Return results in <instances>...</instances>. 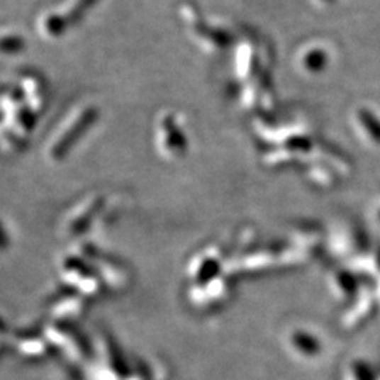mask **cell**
<instances>
[{
	"label": "cell",
	"instance_id": "cell-2",
	"mask_svg": "<svg viewBox=\"0 0 380 380\" xmlns=\"http://www.w3.org/2000/svg\"><path fill=\"white\" fill-rule=\"evenodd\" d=\"M182 13L193 35L200 40L206 47H216V50H224L228 47V44L231 43V35L227 30L210 27V24H207L201 18L199 11L190 4L184 6Z\"/></svg>",
	"mask_w": 380,
	"mask_h": 380
},
{
	"label": "cell",
	"instance_id": "cell-1",
	"mask_svg": "<svg viewBox=\"0 0 380 380\" xmlns=\"http://www.w3.org/2000/svg\"><path fill=\"white\" fill-rule=\"evenodd\" d=\"M96 120L97 110L92 106L78 111L51 142L50 157L54 160L64 158L78 142V140H81V137L95 124Z\"/></svg>",
	"mask_w": 380,
	"mask_h": 380
},
{
	"label": "cell",
	"instance_id": "cell-6",
	"mask_svg": "<svg viewBox=\"0 0 380 380\" xmlns=\"http://www.w3.org/2000/svg\"><path fill=\"white\" fill-rule=\"evenodd\" d=\"M9 40H10V44H3V50L4 51H7V52H10V54H13V52H16V51H18V50H21V41H20V38L18 37H7Z\"/></svg>",
	"mask_w": 380,
	"mask_h": 380
},
{
	"label": "cell",
	"instance_id": "cell-4",
	"mask_svg": "<svg viewBox=\"0 0 380 380\" xmlns=\"http://www.w3.org/2000/svg\"><path fill=\"white\" fill-rule=\"evenodd\" d=\"M40 27H41L43 34L51 38L61 37L69 28L64 14H60V13H47L41 18Z\"/></svg>",
	"mask_w": 380,
	"mask_h": 380
},
{
	"label": "cell",
	"instance_id": "cell-3",
	"mask_svg": "<svg viewBox=\"0 0 380 380\" xmlns=\"http://www.w3.org/2000/svg\"><path fill=\"white\" fill-rule=\"evenodd\" d=\"M160 148L172 157L182 155L188 148L186 137L172 114H167L160 123Z\"/></svg>",
	"mask_w": 380,
	"mask_h": 380
},
{
	"label": "cell",
	"instance_id": "cell-5",
	"mask_svg": "<svg viewBox=\"0 0 380 380\" xmlns=\"http://www.w3.org/2000/svg\"><path fill=\"white\" fill-rule=\"evenodd\" d=\"M96 1L97 0H74L72 4L69 6V10L64 14L68 26L81 20L85 16V13L95 6Z\"/></svg>",
	"mask_w": 380,
	"mask_h": 380
}]
</instances>
